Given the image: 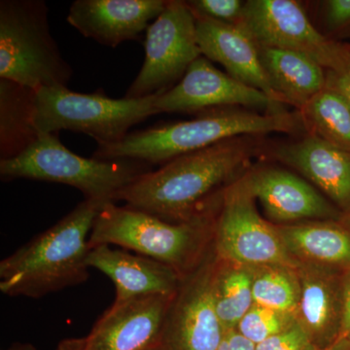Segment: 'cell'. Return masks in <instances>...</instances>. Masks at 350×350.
Returning a JSON list of instances; mask_svg holds the SVG:
<instances>
[{"mask_svg":"<svg viewBox=\"0 0 350 350\" xmlns=\"http://www.w3.org/2000/svg\"><path fill=\"white\" fill-rule=\"evenodd\" d=\"M254 137H239L177 157L140 175L116 202L169 222L191 220L220 204L223 190L257 152Z\"/></svg>","mask_w":350,"mask_h":350,"instance_id":"obj_1","label":"cell"},{"mask_svg":"<svg viewBox=\"0 0 350 350\" xmlns=\"http://www.w3.org/2000/svg\"><path fill=\"white\" fill-rule=\"evenodd\" d=\"M109 202L84 200L59 222L0 262V291L40 299L89 280L86 259L94 219Z\"/></svg>","mask_w":350,"mask_h":350,"instance_id":"obj_2","label":"cell"},{"mask_svg":"<svg viewBox=\"0 0 350 350\" xmlns=\"http://www.w3.org/2000/svg\"><path fill=\"white\" fill-rule=\"evenodd\" d=\"M305 129L300 113L260 114L248 110L219 108L197 118L129 133L122 142L98 145L94 158L135 160L165 165L177 157L202 150L239 137H262L271 133H296Z\"/></svg>","mask_w":350,"mask_h":350,"instance_id":"obj_3","label":"cell"},{"mask_svg":"<svg viewBox=\"0 0 350 350\" xmlns=\"http://www.w3.org/2000/svg\"><path fill=\"white\" fill-rule=\"evenodd\" d=\"M220 204L191 220L174 223L126 204L107 202L94 219L89 247L121 246L163 262L185 278L213 250Z\"/></svg>","mask_w":350,"mask_h":350,"instance_id":"obj_4","label":"cell"},{"mask_svg":"<svg viewBox=\"0 0 350 350\" xmlns=\"http://www.w3.org/2000/svg\"><path fill=\"white\" fill-rule=\"evenodd\" d=\"M150 163L135 160H100L76 155L57 133H41L24 153L0 160L3 180L31 179L78 189L85 200L116 202V196L140 175L151 172Z\"/></svg>","mask_w":350,"mask_h":350,"instance_id":"obj_5","label":"cell"},{"mask_svg":"<svg viewBox=\"0 0 350 350\" xmlns=\"http://www.w3.org/2000/svg\"><path fill=\"white\" fill-rule=\"evenodd\" d=\"M72 68L51 33L44 0L0 1V79L23 86L68 87Z\"/></svg>","mask_w":350,"mask_h":350,"instance_id":"obj_6","label":"cell"},{"mask_svg":"<svg viewBox=\"0 0 350 350\" xmlns=\"http://www.w3.org/2000/svg\"><path fill=\"white\" fill-rule=\"evenodd\" d=\"M158 94L144 98H112L103 91L80 94L68 87L36 91V126L40 133H83L98 145L118 144L133 126L157 114Z\"/></svg>","mask_w":350,"mask_h":350,"instance_id":"obj_7","label":"cell"},{"mask_svg":"<svg viewBox=\"0 0 350 350\" xmlns=\"http://www.w3.org/2000/svg\"><path fill=\"white\" fill-rule=\"evenodd\" d=\"M144 49V64L125 98H144L169 91L202 56L196 17L187 2L169 0L147 29Z\"/></svg>","mask_w":350,"mask_h":350,"instance_id":"obj_8","label":"cell"},{"mask_svg":"<svg viewBox=\"0 0 350 350\" xmlns=\"http://www.w3.org/2000/svg\"><path fill=\"white\" fill-rule=\"evenodd\" d=\"M255 202L236 179L223 190L214 227L216 256L248 268L273 265L296 268L275 225L260 215Z\"/></svg>","mask_w":350,"mask_h":350,"instance_id":"obj_9","label":"cell"},{"mask_svg":"<svg viewBox=\"0 0 350 350\" xmlns=\"http://www.w3.org/2000/svg\"><path fill=\"white\" fill-rule=\"evenodd\" d=\"M239 25L259 47L301 53L326 70H338L350 61V46L317 31L295 0H248Z\"/></svg>","mask_w":350,"mask_h":350,"instance_id":"obj_10","label":"cell"},{"mask_svg":"<svg viewBox=\"0 0 350 350\" xmlns=\"http://www.w3.org/2000/svg\"><path fill=\"white\" fill-rule=\"evenodd\" d=\"M236 181L261 204L275 225L306 221L350 222L312 184L282 167L256 165L246 169Z\"/></svg>","mask_w":350,"mask_h":350,"instance_id":"obj_11","label":"cell"},{"mask_svg":"<svg viewBox=\"0 0 350 350\" xmlns=\"http://www.w3.org/2000/svg\"><path fill=\"white\" fill-rule=\"evenodd\" d=\"M238 105L268 114L288 112L285 105L219 70L204 56L189 66L183 78L172 89L158 94L154 103L157 114L202 113Z\"/></svg>","mask_w":350,"mask_h":350,"instance_id":"obj_12","label":"cell"},{"mask_svg":"<svg viewBox=\"0 0 350 350\" xmlns=\"http://www.w3.org/2000/svg\"><path fill=\"white\" fill-rule=\"evenodd\" d=\"M215 260L213 250L199 268L184 278L167 312L161 349L218 350L225 330L213 303Z\"/></svg>","mask_w":350,"mask_h":350,"instance_id":"obj_13","label":"cell"},{"mask_svg":"<svg viewBox=\"0 0 350 350\" xmlns=\"http://www.w3.org/2000/svg\"><path fill=\"white\" fill-rule=\"evenodd\" d=\"M174 296L149 295L113 303L87 336L90 347L93 350L159 349Z\"/></svg>","mask_w":350,"mask_h":350,"instance_id":"obj_14","label":"cell"},{"mask_svg":"<svg viewBox=\"0 0 350 350\" xmlns=\"http://www.w3.org/2000/svg\"><path fill=\"white\" fill-rule=\"evenodd\" d=\"M169 0H75L66 21L83 36L117 47L137 40Z\"/></svg>","mask_w":350,"mask_h":350,"instance_id":"obj_15","label":"cell"},{"mask_svg":"<svg viewBox=\"0 0 350 350\" xmlns=\"http://www.w3.org/2000/svg\"><path fill=\"white\" fill-rule=\"evenodd\" d=\"M273 154L303 175L350 221V151L308 133L300 139L278 145Z\"/></svg>","mask_w":350,"mask_h":350,"instance_id":"obj_16","label":"cell"},{"mask_svg":"<svg viewBox=\"0 0 350 350\" xmlns=\"http://www.w3.org/2000/svg\"><path fill=\"white\" fill-rule=\"evenodd\" d=\"M195 17L202 56L222 64L228 75L238 81L259 90L275 103L285 105L273 91L262 68L259 47L247 31L239 25Z\"/></svg>","mask_w":350,"mask_h":350,"instance_id":"obj_17","label":"cell"},{"mask_svg":"<svg viewBox=\"0 0 350 350\" xmlns=\"http://www.w3.org/2000/svg\"><path fill=\"white\" fill-rule=\"evenodd\" d=\"M111 280L116 289L114 303L149 295H174L184 278L167 265L142 255L114 250L110 245L90 248L86 259Z\"/></svg>","mask_w":350,"mask_h":350,"instance_id":"obj_18","label":"cell"},{"mask_svg":"<svg viewBox=\"0 0 350 350\" xmlns=\"http://www.w3.org/2000/svg\"><path fill=\"white\" fill-rule=\"evenodd\" d=\"M296 271L300 282L297 319L313 344L328 347L342 331L345 271L306 264H297Z\"/></svg>","mask_w":350,"mask_h":350,"instance_id":"obj_19","label":"cell"},{"mask_svg":"<svg viewBox=\"0 0 350 350\" xmlns=\"http://www.w3.org/2000/svg\"><path fill=\"white\" fill-rule=\"evenodd\" d=\"M275 227L296 264L340 271L350 268V222L306 221Z\"/></svg>","mask_w":350,"mask_h":350,"instance_id":"obj_20","label":"cell"},{"mask_svg":"<svg viewBox=\"0 0 350 350\" xmlns=\"http://www.w3.org/2000/svg\"><path fill=\"white\" fill-rule=\"evenodd\" d=\"M259 53L269 81L285 105L299 111L325 88L326 69L312 57L271 47H259Z\"/></svg>","mask_w":350,"mask_h":350,"instance_id":"obj_21","label":"cell"},{"mask_svg":"<svg viewBox=\"0 0 350 350\" xmlns=\"http://www.w3.org/2000/svg\"><path fill=\"white\" fill-rule=\"evenodd\" d=\"M36 110V90L0 79V160L16 158L38 139Z\"/></svg>","mask_w":350,"mask_h":350,"instance_id":"obj_22","label":"cell"},{"mask_svg":"<svg viewBox=\"0 0 350 350\" xmlns=\"http://www.w3.org/2000/svg\"><path fill=\"white\" fill-rule=\"evenodd\" d=\"M211 287L214 306L223 328L225 332L236 329L254 306L251 269L216 256Z\"/></svg>","mask_w":350,"mask_h":350,"instance_id":"obj_23","label":"cell"},{"mask_svg":"<svg viewBox=\"0 0 350 350\" xmlns=\"http://www.w3.org/2000/svg\"><path fill=\"white\" fill-rule=\"evenodd\" d=\"M299 113L308 133L350 151V103L342 94L325 86Z\"/></svg>","mask_w":350,"mask_h":350,"instance_id":"obj_24","label":"cell"},{"mask_svg":"<svg viewBox=\"0 0 350 350\" xmlns=\"http://www.w3.org/2000/svg\"><path fill=\"white\" fill-rule=\"evenodd\" d=\"M250 269L254 305L297 315L300 282L296 268L273 265Z\"/></svg>","mask_w":350,"mask_h":350,"instance_id":"obj_25","label":"cell"},{"mask_svg":"<svg viewBox=\"0 0 350 350\" xmlns=\"http://www.w3.org/2000/svg\"><path fill=\"white\" fill-rule=\"evenodd\" d=\"M298 321L294 313L278 312L254 305L239 321L236 330L254 345L264 342Z\"/></svg>","mask_w":350,"mask_h":350,"instance_id":"obj_26","label":"cell"},{"mask_svg":"<svg viewBox=\"0 0 350 350\" xmlns=\"http://www.w3.org/2000/svg\"><path fill=\"white\" fill-rule=\"evenodd\" d=\"M194 15L229 25H239L245 1L241 0H192L186 1Z\"/></svg>","mask_w":350,"mask_h":350,"instance_id":"obj_27","label":"cell"},{"mask_svg":"<svg viewBox=\"0 0 350 350\" xmlns=\"http://www.w3.org/2000/svg\"><path fill=\"white\" fill-rule=\"evenodd\" d=\"M312 338L300 322L256 345V350H305Z\"/></svg>","mask_w":350,"mask_h":350,"instance_id":"obj_28","label":"cell"},{"mask_svg":"<svg viewBox=\"0 0 350 350\" xmlns=\"http://www.w3.org/2000/svg\"><path fill=\"white\" fill-rule=\"evenodd\" d=\"M324 19L332 31L350 27V0H329L324 2Z\"/></svg>","mask_w":350,"mask_h":350,"instance_id":"obj_29","label":"cell"},{"mask_svg":"<svg viewBox=\"0 0 350 350\" xmlns=\"http://www.w3.org/2000/svg\"><path fill=\"white\" fill-rule=\"evenodd\" d=\"M326 87L336 90L350 103V61L338 70H326Z\"/></svg>","mask_w":350,"mask_h":350,"instance_id":"obj_30","label":"cell"},{"mask_svg":"<svg viewBox=\"0 0 350 350\" xmlns=\"http://www.w3.org/2000/svg\"><path fill=\"white\" fill-rule=\"evenodd\" d=\"M218 350H256V345L243 337L236 329L226 331Z\"/></svg>","mask_w":350,"mask_h":350,"instance_id":"obj_31","label":"cell"},{"mask_svg":"<svg viewBox=\"0 0 350 350\" xmlns=\"http://www.w3.org/2000/svg\"><path fill=\"white\" fill-rule=\"evenodd\" d=\"M340 336L350 340V268L344 273V313Z\"/></svg>","mask_w":350,"mask_h":350,"instance_id":"obj_32","label":"cell"},{"mask_svg":"<svg viewBox=\"0 0 350 350\" xmlns=\"http://www.w3.org/2000/svg\"><path fill=\"white\" fill-rule=\"evenodd\" d=\"M55 350H93L87 338H68L61 340Z\"/></svg>","mask_w":350,"mask_h":350,"instance_id":"obj_33","label":"cell"},{"mask_svg":"<svg viewBox=\"0 0 350 350\" xmlns=\"http://www.w3.org/2000/svg\"><path fill=\"white\" fill-rule=\"evenodd\" d=\"M324 350H350V340L349 338L340 336L333 344L329 345Z\"/></svg>","mask_w":350,"mask_h":350,"instance_id":"obj_34","label":"cell"},{"mask_svg":"<svg viewBox=\"0 0 350 350\" xmlns=\"http://www.w3.org/2000/svg\"><path fill=\"white\" fill-rule=\"evenodd\" d=\"M2 350H38L31 342H14L10 347Z\"/></svg>","mask_w":350,"mask_h":350,"instance_id":"obj_35","label":"cell"},{"mask_svg":"<svg viewBox=\"0 0 350 350\" xmlns=\"http://www.w3.org/2000/svg\"><path fill=\"white\" fill-rule=\"evenodd\" d=\"M305 350H321V349H320V347H317V345L312 344V345H308V347H306V349Z\"/></svg>","mask_w":350,"mask_h":350,"instance_id":"obj_36","label":"cell"},{"mask_svg":"<svg viewBox=\"0 0 350 350\" xmlns=\"http://www.w3.org/2000/svg\"><path fill=\"white\" fill-rule=\"evenodd\" d=\"M154 350H162L160 349V347H159V349H154Z\"/></svg>","mask_w":350,"mask_h":350,"instance_id":"obj_37","label":"cell"}]
</instances>
